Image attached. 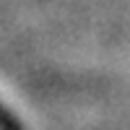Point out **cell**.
Here are the masks:
<instances>
[{
	"mask_svg": "<svg viewBox=\"0 0 130 130\" xmlns=\"http://www.w3.org/2000/svg\"><path fill=\"white\" fill-rule=\"evenodd\" d=\"M0 130H26V125L0 102Z\"/></svg>",
	"mask_w": 130,
	"mask_h": 130,
	"instance_id": "obj_1",
	"label": "cell"
}]
</instances>
